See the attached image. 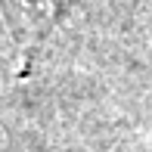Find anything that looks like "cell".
Wrapping results in <instances>:
<instances>
[{"label":"cell","instance_id":"1","mask_svg":"<svg viewBox=\"0 0 152 152\" xmlns=\"http://www.w3.org/2000/svg\"><path fill=\"white\" fill-rule=\"evenodd\" d=\"M62 0H10V12L22 34H44V28L59 12Z\"/></svg>","mask_w":152,"mask_h":152}]
</instances>
